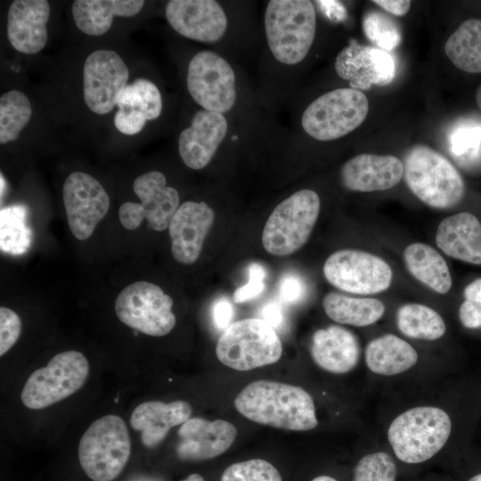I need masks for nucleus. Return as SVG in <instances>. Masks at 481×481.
<instances>
[{
  "label": "nucleus",
  "instance_id": "09e8293b",
  "mask_svg": "<svg viewBox=\"0 0 481 481\" xmlns=\"http://www.w3.org/2000/svg\"><path fill=\"white\" fill-rule=\"evenodd\" d=\"M312 481H338V480L332 477L322 475V476H318L314 477Z\"/></svg>",
  "mask_w": 481,
  "mask_h": 481
},
{
  "label": "nucleus",
  "instance_id": "bb28decb",
  "mask_svg": "<svg viewBox=\"0 0 481 481\" xmlns=\"http://www.w3.org/2000/svg\"><path fill=\"white\" fill-rule=\"evenodd\" d=\"M365 363L376 374L393 376L411 369L418 362V353L408 342L386 334L371 340L365 348Z\"/></svg>",
  "mask_w": 481,
  "mask_h": 481
},
{
  "label": "nucleus",
  "instance_id": "423d86ee",
  "mask_svg": "<svg viewBox=\"0 0 481 481\" xmlns=\"http://www.w3.org/2000/svg\"><path fill=\"white\" fill-rule=\"evenodd\" d=\"M216 354L225 366L250 371L278 362L282 345L276 330L261 318L232 322L219 337Z\"/></svg>",
  "mask_w": 481,
  "mask_h": 481
},
{
  "label": "nucleus",
  "instance_id": "e433bc0d",
  "mask_svg": "<svg viewBox=\"0 0 481 481\" xmlns=\"http://www.w3.org/2000/svg\"><path fill=\"white\" fill-rule=\"evenodd\" d=\"M449 143L454 155L476 152L481 143V128L477 126H460L451 134Z\"/></svg>",
  "mask_w": 481,
  "mask_h": 481
},
{
  "label": "nucleus",
  "instance_id": "de8ad7c7",
  "mask_svg": "<svg viewBox=\"0 0 481 481\" xmlns=\"http://www.w3.org/2000/svg\"><path fill=\"white\" fill-rule=\"evenodd\" d=\"M182 481H205L204 478L199 474H192Z\"/></svg>",
  "mask_w": 481,
  "mask_h": 481
},
{
  "label": "nucleus",
  "instance_id": "2f4dec72",
  "mask_svg": "<svg viewBox=\"0 0 481 481\" xmlns=\"http://www.w3.org/2000/svg\"><path fill=\"white\" fill-rule=\"evenodd\" d=\"M27 209L12 205L0 212V249L12 255L27 252L32 243V232L26 224Z\"/></svg>",
  "mask_w": 481,
  "mask_h": 481
},
{
  "label": "nucleus",
  "instance_id": "7c9ffc66",
  "mask_svg": "<svg viewBox=\"0 0 481 481\" xmlns=\"http://www.w3.org/2000/svg\"><path fill=\"white\" fill-rule=\"evenodd\" d=\"M396 325L404 335L422 340L438 339L446 330L441 315L421 304L402 306L396 313Z\"/></svg>",
  "mask_w": 481,
  "mask_h": 481
},
{
  "label": "nucleus",
  "instance_id": "4be33fe9",
  "mask_svg": "<svg viewBox=\"0 0 481 481\" xmlns=\"http://www.w3.org/2000/svg\"><path fill=\"white\" fill-rule=\"evenodd\" d=\"M49 17L50 5L46 0L13 1L7 20V37L12 46L26 54L40 52L47 42Z\"/></svg>",
  "mask_w": 481,
  "mask_h": 481
},
{
  "label": "nucleus",
  "instance_id": "f03ea898",
  "mask_svg": "<svg viewBox=\"0 0 481 481\" xmlns=\"http://www.w3.org/2000/svg\"><path fill=\"white\" fill-rule=\"evenodd\" d=\"M267 44L280 62L294 65L307 55L315 36L316 13L308 0H271L265 12Z\"/></svg>",
  "mask_w": 481,
  "mask_h": 481
},
{
  "label": "nucleus",
  "instance_id": "9b49d317",
  "mask_svg": "<svg viewBox=\"0 0 481 481\" xmlns=\"http://www.w3.org/2000/svg\"><path fill=\"white\" fill-rule=\"evenodd\" d=\"M323 273L337 289L360 295L387 289L393 278L392 269L384 259L371 253L348 249L332 253L324 263Z\"/></svg>",
  "mask_w": 481,
  "mask_h": 481
},
{
  "label": "nucleus",
  "instance_id": "5701e85b",
  "mask_svg": "<svg viewBox=\"0 0 481 481\" xmlns=\"http://www.w3.org/2000/svg\"><path fill=\"white\" fill-rule=\"evenodd\" d=\"M310 354L322 370L343 374L357 365L360 346L353 332L341 326L331 325L314 333Z\"/></svg>",
  "mask_w": 481,
  "mask_h": 481
},
{
  "label": "nucleus",
  "instance_id": "dca6fc26",
  "mask_svg": "<svg viewBox=\"0 0 481 481\" xmlns=\"http://www.w3.org/2000/svg\"><path fill=\"white\" fill-rule=\"evenodd\" d=\"M334 67L337 74L349 81L350 87L355 90H368L372 85L387 86L395 76V64L390 53L355 41L338 53Z\"/></svg>",
  "mask_w": 481,
  "mask_h": 481
},
{
  "label": "nucleus",
  "instance_id": "6ab92c4d",
  "mask_svg": "<svg viewBox=\"0 0 481 481\" xmlns=\"http://www.w3.org/2000/svg\"><path fill=\"white\" fill-rule=\"evenodd\" d=\"M176 453L181 460L200 461L225 452L237 436L235 426L224 420L192 418L181 425Z\"/></svg>",
  "mask_w": 481,
  "mask_h": 481
},
{
  "label": "nucleus",
  "instance_id": "72a5a7b5",
  "mask_svg": "<svg viewBox=\"0 0 481 481\" xmlns=\"http://www.w3.org/2000/svg\"><path fill=\"white\" fill-rule=\"evenodd\" d=\"M117 105L119 110H138L147 120H152L161 113L162 98L154 83L145 78H138L121 91Z\"/></svg>",
  "mask_w": 481,
  "mask_h": 481
},
{
  "label": "nucleus",
  "instance_id": "412c9836",
  "mask_svg": "<svg viewBox=\"0 0 481 481\" xmlns=\"http://www.w3.org/2000/svg\"><path fill=\"white\" fill-rule=\"evenodd\" d=\"M403 175V162L392 155L359 154L348 159L340 170L343 185L361 192L391 189Z\"/></svg>",
  "mask_w": 481,
  "mask_h": 481
},
{
  "label": "nucleus",
  "instance_id": "c756f323",
  "mask_svg": "<svg viewBox=\"0 0 481 481\" xmlns=\"http://www.w3.org/2000/svg\"><path fill=\"white\" fill-rule=\"evenodd\" d=\"M444 52L459 69L481 73V20L462 22L446 40Z\"/></svg>",
  "mask_w": 481,
  "mask_h": 481
},
{
  "label": "nucleus",
  "instance_id": "cd10ccee",
  "mask_svg": "<svg viewBox=\"0 0 481 481\" xmlns=\"http://www.w3.org/2000/svg\"><path fill=\"white\" fill-rule=\"evenodd\" d=\"M405 265L418 281L439 294H446L452 288V277L443 257L424 243H412L404 252Z\"/></svg>",
  "mask_w": 481,
  "mask_h": 481
},
{
  "label": "nucleus",
  "instance_id": "9d476101",
  "mask_svg": "<svg viewBox=\"0 0 481 481\" xmlns=\"http://www.w3.org/2000/svg\"><path fill=\"white\" fill-rule=\"evenodd\" d=\"M173 299L158 285L135 281L125 287L115 301L118 318L143 334L162 337L175 325Z\"/></svg>",
  "mask_w": 481,
  "mask_h": 481
},
{
  "label": "nucleus",
  "instance_id": "b1692460",
  "mask_svg": "<svg viewBox=\"0 0 481 481\" xmlns=\"http://www.w3.org/2000/svg\"><path fill=\"white\" fill-rule=\"evenodd\" d=\"M192 415L191 405L183 400L168 404L148 401L135 408L130 418L131 427L141 431L143 444L148 448L159 445L169 430L183 424Z\"/></svg>",
  "mask_w": 481,
  "mask_h": 481
},
{
  "label": "nucleus",
  "instance_id": "7ed1b4c3",
  "mask_svg": "<svg viewBox=\"0 0 481 481\" xmlns=\"http://www.w3.org/2000/svg\"><path fill=\"white\" fill-rule=\"evenodd\" d=\"M404 176L411 192L435 208H450L464 197V181L454 166L442 154L426 145H415L407 152Z\"/></svg>",
  "mask_w": 481,
  "mask_h": 481
},
{
  "label": "nucleus",
  "instance_id": "3c124183",
  "mask_svg": "<svg viewBox=\"0 0 481 481\" xmlns=\"http://www.w3.org/2000/svg\"><path fill=\"white\" fill-rule=\"evenodd\" d=\"M469 481H481V473L474 476Z\"/></svg>",
  "mask_w": 481,
  "mask_h": 481
},
{
  "label": "nucleus",
  "instance_id": "a19ab883",
  "mask_svg": "<svg viewBox=\"0 0 481 481\" xmlns=\"http://www.w3.org/2000/svg\"><path fill=\"white\" fill-rule=\"evenodd\" d=\"M279 295L284 303L298 302L305 295V284L301 278L294 273L284 274L280 281Z\"/></svg>",
  "mask_w": 481,
  "mask_h": 481
},
{
  "label": "nucleus",
  "instance_id": "58836bf2",
  "mask_svg": "<svg viewBox=\"0 0 481 481\" xmlns=\"http://www.w3.org/2000/svg\"><path fill=\"white\" fill-rule=\"evenodd\" d=\"M249 281L233 293L234 303L249 301L259 296L265 289V268L259 263L253 262L248 266Z\"/></svg>",
  "mask_w": 481,
  "mask_h": 481
},
{
  "label": "nucleus",
  "instance_id": "393cba45",
  "mask_svg": "<svg viewBox=\"0 0 481 481\" xmlns=\"http://www.w3.org/2000/svg\"><path fill=\"white\" fill-rule=\"evenodd\" d=\"M436 245L447 256L473 265H481V223L469 212L445 217L436 234Z\"/></svg>",
  "mask_w": 481,
  "mask_h": 481
},
{
  "label": "nucleus",
  "instance_id": "6e6552de",
  "mask_svg": "<svg viewBox=\"0 0 481 481\" xmlns=\"http://www.w3.org/2000/svg\"><path fill=\"white\" fill-rule=\"evenodd\" d=\"M369 102L360 90L337 88L313 101L304 110L301 125L305 132L319 141L340 138L365 119Z\"/></svg>",
  "mask_w": 481,
  "mask_h": 481
},
{
  "label": "nucleus",
  "instance_id": "c85d7f7f",
  "mask_svg": "<svg viewBox=\"0 0 481 481\" xmlns=\"http://www.w3.org/2000/svg\"><path fill=\"white\" fill-rule=\"evenodd\" d=\"M322 307L334 322L356 327L373 324L385 313V306L379 299L352 298L335 291L325 295Z\"/></svg>",
  "mask_w": 481,
  "mask_h": 481
},
{
  "label": "nucleus",
  "instance_id": "f704fd0d",
  "mask_svg": "<svg viewBox=\"0 0 481 481\" xmlns=\"http://www.w3.org/2000/svg\"><path fill=\"white\" fill-rule=\"evenodd\" d=\"M363 28L369 40L386 52L393 50L401 42V33L395 21L380 12L366 13Z\"/></svg>",
  "mask_w": 481,
  "mask_h": 481
},
{
  "label": "nucleus",
  "instance_id": "c9c22d12",
  "mask_svg": "<svg viewBox=\"0 0 481 481\" xmlns=\"http://www.w3.org/2000/svg\"><path fill=\"white\" fill-rule=\"evenodd\" d=\"M221 481H282L278 469L269 461L252 459L230 465Z\"/></svg>",
  "mask_w": 481,
  "mask_h": 481
},
{
  "label": "nucleus",
  "instance_id": "1a4fd4ad",
  "mask_svg": "<svg viewBox=\"0 0 481 481\" xmlns=\"http://www.w3.org/2000/svg\"><path fill=\"white\" fill-rule=\"evenodd\" d=\"M89 363L80 352L70 350L55 355L45 367L36 370L27 379L20 399L33 410H40L76 393L86 382Z\"/></svg>",
  "mask_w": 481,
  "mask_h": 481
},
{
  "label": "nucleus",
  "instance_id": "20e7f679",
  "mask_svg": "<svg viewBox=\"0 0 481 481\" xmlns=\"http://www.w3.org/2000/svg\"><path fill=\"white\" fill-rule=\"evenodd\" d=\"M452 430L449 415L433 406H419L398 415L387 430L388 442L403 462L416 464L436 455Z\"/></svg>",
  "mask_w": 481,
  "mask_h": 481
},
{
  "label": "nucleus",
  "instance_id": "37998d69",
  "mask_svg": "<svg viewBox=\"0 0 481 481\" xmlns=\"http://www.w3.org/2000/svg\"><path fill=\"white\" fill-rule=\"evenodd\" d=\"M459 319L468 329L481 328V304L465 299L459 308Z\"/></svg>",
  "mask_w": 481,
  "mask_h": 481
},
{
  "label": "nucleus",
  "instance_id": "f3484780",
  "mask_svg": "<svg viewBox=\"0 0 481 481\" xmlns=\"http://www.w3.org/2000/svg\"><path fill=\"white\" fill-rule=\"evenodd\" d=\"M165 13L176 32L200 42H216L227 29L225 12L214 0H170Z\"/></svg>",
  "mask_w": 481,
  "mask_h": 481
},
{
  "label": "nucleus",
  "instance_id": "8fccbe9b",
  "mask_svg": "<svg viewBox=\"0 0 481 481\" xmlns=\"http://www.w3.org/2000/svg\"><path fill=\"white\" fill-rule=\"evenodd\" d=\"M476 102L477 106L481 110V85L478 86L476 92Z\"/></svg>",
  "mask_w": 481,
  "mask_h": 481
},
{
  "label": "nucleus",
  "instance_id": "473e14b6",
  "mask_svg": "<svg viewBox=\"0 0 481 481\" xmlns=\"http://www.w3.org/2000/svg\"><path fill=\"white\" fill-rule=\"evenodd\" d=\"M32 114L29 98L20 91L11 90L0 97V143L18 138Z\"/></svg>",
  "mask_w": 481,
  "mask_h": 481
},
{
  "label": "nucleus",
  "instance_id": "a18cd8bd",
  "mask_svg": "<svg viewBox=\"0 0 481 481\" xmlns=\"http://www.w3.org/2000/svg\"><path fill=\"white\" fill-rule=\"evenodd\" d=\"M372 2L395 16L406 14L411 7L409 0H374Z\"/></svg>",
  "mask_w": 481,
  "mask_h": 481
},
{
  "label": "nucleus",
  "instance_id": "49530a36",
  "mask_svg": "<svg viewBox=\"0 0 481 481\" xmlns=\"http://www.w3.org/2000/svg\"><path fill=\"white\" fill-rule=\"evenodd\" d=\"M465 299L481 304V278L466 286L463 291Z\"/></svg>",
  "mask_w": 481,
  "mask_h": 481
},
{
  "label": "nucleus",
  "instance_id": "f8f14e48",
  "mask_svg": "<svg viewBox=\"0 0 481 481\" xmlns=\"http://www.w3.org/2000/svg\"><path fill=\"white\" fill-rule=\"evenodd\" d=\"M187 88L192 99L203 110L224 114L236 102L235 75L226 60L204 50L190 61Z\"/></svg>",
  "mask_w": 481,
  "mask_h": 481
},
{
  "label": "nucleus",
  "instance_id": "0eeeda50",
  "mask_svg": "<svg viewBox=\"0 0 481 481\" xmlns=\"http://www.w3.org/2000/svg\"><path fill=\"white\" fill-rule=\"evenodd\" d=\"M320 198L303 189L279 203L265 222L262 243L273 256L285 257L301 249L308 240L320 213Z\"/></svg>",
  "mask_w": 481,
  "mask_h": 481
},
{
  "label": "nucleus",
  "instance_id": "4c0bfd02",
  "mask_svg": "<svg viewBox=\"0 0 481 481\" xmlns=\"http://www.w3.org/2000/svg\"><path fill=\"white\" fill-rule=\"evenodd\" d=\"M21 332L20 316L12 309L0 307V355H4L16 343Z\"/></svg>",
  "mask_w": 481,
  "mask_h": 481
},
{
  "label": "nucleus",
  "instance_id": "f257e3e1",
  "mask_svg": "<svg viewBox=\"0 0 481 481\" xmlns=\"http://www.w3.org/2000/svg\"><path fill=\"white\" fill-rule=\"evenodd\" d=\"M234 406L249 420L276 428L306 431L318 425L313 397L287 383L251 382L237 395Z\"/></svg>",
  "mask_w": 481,
  "mask_h": 481
},
{
  "label": "nucleus",
  "instance_id": "c03bdc74",
  "mask_svg": "<svg viewBox=\"0 0 481 481\" xmlns=\"http://www.w3.org/2000/svg\"><path fill=\"white\" fill-rule=\"evenodd\" d=\"M261 319L266 322L275 330H281L284 324L285 317L281 306L276 302H269L260 310Z\"/></svg>",
  "mask_w": 481,
  "mask_h": 481
},
{
  "label": "nucleus",
  "instance_id": "aec40b11",
  "mask_svg": "<svg viewBox=\"0 0 481 481\" xmlns=\"http://www.w3.org/2000/svg\"><path fill=\"white\" fill-rule=\"evenodd\" d=\"M227 129L224 114L206 110L197 111L190 126L179 135L178 150L183 163L195 170L205 167L224 141Z\"/></svg>",
  "mask_w": 481,
  "mask_h": 481
},
{
  "label": "nucleus",
  "instance_id": "ea45409f",
  "mask_svg": "<svg viewBox=\"0 0 481 481\" xmlns=\"http://www.w3.org/2000/svg\"><path fill=\"white\" fill-rule=\"evenodd\" d=\"M147 121L146 117L138 110H119L116 112L114 123L116 128L125 135L139 133Z\"/></svg>",
  "mask_w": 481,
  "mask_h": 481
},
{
  "label": "nucleus",
  "instance_id": "4468645a",
  "mask_svg": "<svg viewBox=\"0 0 481 481\" xmlns=\"http://www.w3.org/2000/svg\"><path fill=\"white\" fill-rule=\"evenodd\" d=\"M68 224L77 240H86L110 208V197L92 175L73 172L62 186Z\"/></svg>",
  "mask_w": 481,
  "mask_h": 481
},
{
  "label": "nucleus",
  "instance_id": "a211bd4d",
  "mask_svg": "<svg viewBox=\"0 0 481 481\" xmlns=\"http://www.w3.org/2000/svg\"><path fill=\"white\" fill-rule=\"evenodd\" d=\"M214 221V210L206 202L185 201L179 206L168 225L171 251L177 262L192 265L198 260Z\"/></svg>",
  "mask_w": 481,
  "mask_h": 481
},
{
  "label": "nucleus",
  "instance_id": "39448f33",
  "mask_svg": "<svg viewBox=\"0 0 481 481\" xmlns=\"http://www.w3.org/2000/svg\"><path fill=\"white\" fill-rule=\"evenodd\" d=\"M131 452L130 436L122 418L109 414L94 420L81 436L80 465L93 481H112Z\"/></svg>",
  "mask_w": 481,
  "mask_h": 481
},
{
  "label": "nucleus",
  "instance_id": "a878e982",
  "mask_svg": "<svg viewBox=\"0 0 481 481\" xmlns=\"http://www.w3.org/2000/svg\"><path fill=\"white\" fill-rule=\"evenodd\" d=\"M143 5V0H77L72 15L83 33L101 36L110 29L115 16H135Z\"/></svg>",
  "mask_w": 481,
  "mask_h": 481
},
{
  "label": "nucleus",
  "instance_id": "ddd939ff",
  "mask_svg": "<svg viewBox=\"0 0 481 481\" xmlns=\"http://www.w3.org/2000/svg\"><path fill=\"white\" fill-rule=\"evenodd\" d=\"M165 175L158 171H151L139 175L133 183V189L141 203L125 202L118 208L121 224L128 230L138 228L143 219L158 232L166 230L179 208L178 192L167 186Z\"/></svg>",
  "mask_w": 481,
  "mask_h": 481
},
{
  "label": "nucleus",
  "instance_id": "2eb2a0df",
  "mask_svg": "<svg viewBox=\"0 0 481 481\" xmlns=\"http://www.w3.org/2000/svg\"><path fill=\"white\" fill-rule=\"evenodd\" d=\"M128 77V69L116 52L97 50L90 53L83 68V96L88 109L99 115L112 110Z\"/></svg>",
  "mask_w": 481,
  "mask_h": 481
},
{
  "label": "nucleus",
  "instance_id": "79ce46f5",
  "mask_svg": "<svg viewBox=\"0 0 481 481\" xmlns=\"http://www.w3.org/2000/svg\"><path fill=\"white\" fill-rule=\"evenodd\" d=\"M211 316L215 326L221 330L227 329L233 317V306L224 297L216 298L211 307Z\"/></svg>",
  "mask_w": 481,
  "mask_h": 481
}]
</instances>
